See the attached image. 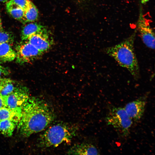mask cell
I'll use <instances>...</instances> for the list:
<instances>
[{
	"label": "cell",
	"mask_w": 155,
	"mask_h": 155,
	"mask_svg": "<svg viewBox=\"0 0 155 155\" xmlns=\"http://www.w3.org/2000/svg\"><path fill=\"white\" fill-rule=\"evenodd\" d=\"M55 117L53 110L45 101L36 98H29L22 109L18 127L22 135L28 137L44 130Z\"/></svg>",
	"instance_id": "cell-1"
},
{
	"label": "cell",
	"mask_w": 155,
	"mask_h": 155,
	"mask_svg": "<svg viewBox=\"0 0 155 155\" xmlns=\"http://www.w3.org/2000/svg\"><path fill=\"white\" fill-rule=\"evenodd\" d=\"M135 33L117 44L106 48V53L113 57L121 66L126 68L135 79L140 76V68L134 44Z\"/></svg>",
	"instance_id": "cell-2"
},
{
	"label": "cell",
	"mask_w": 155,
	"mask_h": 155,
	"mask_svg": "<svg viewBox=\"0 0 155 155\" xmlns=\"http://www.w3.org/2000/svg\"><path fill=\"white\" fill-rule=\"evenodd\" d=\"M45 129L38 140L40 147H56L70 142L75 136L78 129L72 124L60 122L49 125Z\"/></svg>",
	"instance_id": "cell-3"
},
{
	"label": "cell",
	"mask_w": 155,
	"mask_h": 155,
	"mask_svg": "<svg viewBox=\"0 0 155 155\" xmlns=\"http://www.w3.org/2000/svg\"><path fill=\"white\" fill-rule=\"evenodd\" d=\"M105 120L108 125L112 126L122 136L129 134L133 123L124 108L118 107L113 106L110 108Z\"/></svg>",
	"instance_id": "cell-4"
},
{
	"label": "cell",
	"mask_w": 155,
	"mask_h": 155,
	"mask_svg": "<svg viewBox=\"0 0 155 155\" xmlns=\"http://www.w3.org/2000/svg\"><path fill=\"white\" fill-rule=\"evenodd\" d=\"M16 60L21 63L31 62L43 53L27 40L18 44L16 47Z\"/></svg>",
	"instance_id": "cell-5"
},
{
	"label": "cell",
	"mask_w": 155,
	"mask_h": 155,
	"mask_svg": "<svg viewBox=\"0 0 155 155\" xmlns=\"http://www.w3.org/2000/svg\"><path fill=\"white\" fill-rule=\"evenodd\" d=\"M26 91L16 88L11 93L3 97L5 106L11 109H22L29 98Z\"/></svg>",
	"instance_id": "cell-6"
},
{
	"label": "cell",
	"mask_w": 155,
	"mask_h": 155,
	"mask_svg": "<svg viewBox=\"0 0 155 155\" xmlns=\"http://www.w3.org/2000/svg\"><path fill=\"white\" fill-rule=\"evenodd\" d=\"M138 24L140 35L146 46L152 49L155 48V35L154 31L147 20L142 16Z\"/></svg>",
	"instance_id": "cell-7"
},
{
	"label": "cell",
	"mask_w": 155,
	"mask_h": 155,
	"mask_svg": "<svg viewBox=\"0 0 155 155\" xmlns=\"http://www.w3.org/2000/svg\"><path fill=\"white\" fill-rule=\"evenodd\" d=\"M146 101L144 98H140L127 103L124 108L126 113L132 119L140 120L145 111Z\"/></svg>",
	"instance_id": "cell-8"
},
{
	"label": "cell",
	"mask_w": 155,
	"mask_h": 155,
	"mask_svg": "<svg viewBox=\"0 0 155 155\" xmlns=\"http://www.w3.org/2000/svg\"><path fill=\"white\" fill-rule=\"evenodd\" d=\"M26 40L43 53L49 50L52 44L46 30L33 34Z\"/></svg>",
	"instance_id": "cell-9"
},
{
	"label": "cell",
	"mask_w": 155,
	"mask_h": 155,
	"mask_svg": "<svg viewBox=\"0 0 155 155\" xmlns=\"http://www.w3.org/2000/svg\"><path fill=\"white\" fill-rule=\"evenodd\" d=\"M67 154L75 155L99 154L96 148L91 144L84 143L76 144L68 151Z\"/></svg>",
	"instance_id": "cell-10"
},
{
	"label": "cell",
	"mask_w": 155,
	"mask_h": 155,
	"mask_svg": "<svg viewBox=\"0 0 155 155\" xmlns=\"http://www.w3.org/2000/svg\"><path fill=\"white\" fill-rule=\"evenodd\" d=\"M22 115V109H11L6 107L0 109V121L10 120L18 123Z\"/></svg>",
	"instance_id": "cell-11"
},
{
	"label": "cell",
	"mask_w": 155,
	"mask_h": 155,
	"mask_svg": "<svg viewBox=\"0 0 155 155\" xmlns=\"http://www.w3.org/2000/svg\"><path fill=\"white\" fill-rule=\"evenodd\" d=\"M45 30L46 29L45 28L40 24L35 23H29L22 28L21 38L23 40H26L33 34Z\"/></svg>",
	"instance_id": "cell-12"
},
{
	"label": "cell",
	"mask_w": 155,
	"mask_h": 155,
	"mask_svg": "<svg viewBox=\"0 0 155 155\" xmlns=\"http://www.w3.org/2000/svg\"><path fill=\"white\" fill-rule=\"evenodd\" d=\"M11 46L7 43L0 44V61L9 62L16 58V52L13 49Z\"/></svg>",
	"instance_id": "cell-13"
},
{
	"label": "cell",
	"mask_w": 155,
	"mask_h": 155,
	"mask_svg": "<svg viewBox=\"0 0 155 155\" xmlns=\"http://www.w3.org/2000/svg\"><path fill=\"white\" fill-rule=\"evenodd\" d=\"M38 16V11L31 1L24 10L23 20L26 22H32L36 20Z\"/></svg>",
	"instance_id": "cell-14"
},
{
	"label": "cell",
	"mask_w": 155,
	"mask_h": 155,
	"mask_svg": "<svg viewBox=\"0 0 155 155\" xmlns=\"http://www.w3.org/2000/svg\"><path fill=\"white\" fill-rule=\"evenodd\" d=\"M6 9L7 12L14 19L18 20H23L24 10L12 2L10 0L6 5Z\"/></svg>",
	"instance_id": "cell-15"
},
{
	"label": "cell",
	"mask_w": 155,
	"mask_h": 155,
	"mask_svg": "<svg viewBox=\"0 0 155 155\" xmlns=\"http://www.w3.org/2000/svg\"><path fill=\"white\" fill-rule=\"evenodd\" d=\"M13 80L3 78L0 82V95L3 97L6 96L16 89Z\"/></svg>",
	"instance_id": "cell-16"
},
{
	"label": "cell",
	"mask_w": 155,
	"mask_h": 155,
	"mask_svg": "<svg viewBox=\"0 0 155 155\" xmlns=\"http://www.w3.org/2000/svg\"><path fill=\"white\" fill-rule=\"evenodd\" d=\"M15 122L10 120H6L0 121V131L6 137L11 136L16 126Z\"/></svg>",
	"instance_id": "cell-17"
},
{
	"label": "cell",
	"mask_w": 155,
	"mask_h": 155,
	"mask_svg": "<svg viewBox=\"0 0 155 155\" xmlns=\"http://www.w3.org/2000/svg\"><path fill=\"white\" fill-rule=\"evenodd\" d=\"M14 38L10 33L2 30L0 31V44L7 43L13 44Z\"/></svg>",
	"instance_id": "cell-18"
},
{
	"label": "cell",
	"mask_w": 155,
	"mask_h": 155,
	"mask_svg": "<svg viewBox=\"0 0 155 155\" xmlns=\"http://www.w3.org/2000/svg\"><path fill=\"white\" fill-rule=\"evenodd\" d=\"M10 1L24 10L31 1L30 0H10Z\"/></svg>",
	"instance_id": "cell-19"
},
{
	"label": "cell",
	"mask_w": 155,
	"mask_h": 155,
	"mask_svg": "<svg viewBox=\"0 0 155 155\" xmlns=\"http://www.w3.org/2000/svg\"><path fill=\"white\" fill-rule=\"evenodd\" d=\"M10 71L8 68L0 64V78L9 75Z\"/></svg>",
	"instance_id": "cell-20"
},
{
	"label": "cell",
	"mask_w": 155,
	"mask_h": 155,
	"mask_svg": "<svg viewBox=\"0 0 155 155\" xmlns=\"http://www.w3.org/2000/svg\"><path fill=\"white\" fill-rule=\"evenodd\" d=\"M6 107L4 97L0 95V109Z\"/></svg>",
	"instance_id": "cell-21"
},
{
	"label": "cell",
	"mask_w": 155,
	"mask_h": 155,
	"mask_svg": "<svg viewBox=\"0 0 155 155\" xmlns=\"http://www.w3.org/2000/svg\"><path fill=\"white\" fill-rule=\"evenodd\" d=\"M3 29L2 25V22L1 19V14L0 13V31Z\"/></svg>",
	"instance_id": "cell-22"
},
{
	"label": "cell",
	"mask_w": 155,
	"mask_h": 155,
	"mask_svg": "<svg viewBox=\"0 0 155 155\" xmlns=\"http://www.w3.org/2000/svg\"><path fill=\"white\" fill-rule=\"evenodd\" d=\"M8 0H0V2L5 3Z\"/></svg>",
	"instance_id": "cell-23"
},
{
	"label": "cell",
	"mask_w": 155,
	"mask_h": 155,
	"mask_svg": "<svg viewBox=\"0 0 155 155\" xmlns=\"http://www.w3.org/2000/svg\"><path fill=\"white\" fill-rule=\"evenodd\" d=\"M3 78H0V81H1V80H2V79Z\"/></svg>",
	"instance_id": "cell-24"
}]
</instances>
